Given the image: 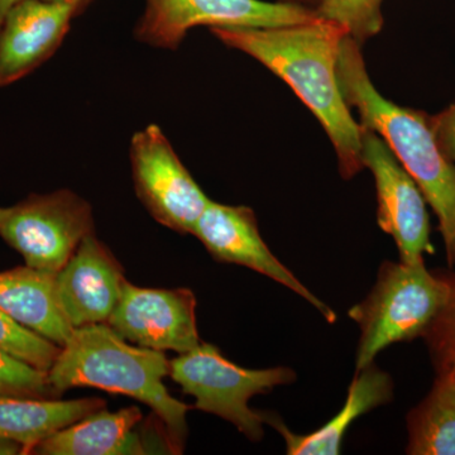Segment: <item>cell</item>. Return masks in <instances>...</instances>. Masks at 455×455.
Instances as JSON below:
<instances>
[{
	"label": "cell",
	"instance_id": "277c9868",
	"mask_svg": "<svg viewBox=\"0 0 455 455\" xmlns=\"http://www.w3.org/2000/svg\"><path fill=\"white\" fill-rule=\"evenodd\" d=\"M448 293L445 275H434L424 260L414 265L383 262L372 291L348 313L361 329L355 371L373 363L391 344L423 338Z\"/></svg>",
	"mask_w": 455,
	"mask_h": 455
},
{
	"label": "cell",
	"instance_id": "2e32d148",
	"mask_svg": "<svg viewBox=\"0 0 455 455\" xmlns=\"http://www.w3.org/2000/svg\"><path fill=\"white\" fill-rule=\"evenodd\" d=\"M140 420L142 412L137 406L116 412L101 409L42 440L31 454H146L143 440L133 431Z\"/></svg>",
	"mask_w": 455,
	"mask_h": 455
},
{
	"label": "cell",
	"instance_id": "8fae6325",
	"mask_svg": "<svg viewBox=\"0 0 455 455\" xmlns=\"http://www.w3.org/2000/svg\"><path fill=\"white\" fill-rule=\"evenodd\" d=\"M193 235L204 244L212 259L244 266L283 284L309 302L326 322L334 324L337 314L317 299L295 275L269 251L259 235L256 214L248 206H232L211 200L200 215Z\"/></svg>",
	"mask_w": 455,
	"mask_h": 455
},
{
	"label": "cell",
	"instance_id": "5bb4252c",
	"mask_svg": "<svg viewBox=\"0 0 455 455\" xmlns=\"http://www.w3.org/2000/svg\"><path fill=\"white\" fill-rule=\"evenodd\" d=\"M394 397V381L388 373L371 363L355 371L350 383L348 396L339 412L324 427L314 433L299 435L277 415L263 412L265 423L271 425L283 435L286 453L290 455H337L340 453L344 435L352 423L376 407L390 403Z\"/></svg>",
	"mask_w": 455,
	"mask_h": 455
},
{
	"label": "cell",
	"instance_id": "7402d4cb",
	"mask_svg": "<svg viewBox=\"0 0 455 455\" xmlns=\"http://www.w3.org/2000/svg\"><path fill=\"white\" fill-rule=\"evenodd\" d=\"M449 283L447 302L423 338L429 348L436 374H455V274L445 275Z\"/></svg>",
	"mask_w": 455,
	"mask_h": 455
},
{
	"label": "cell",
	"instance_id": "9a60e30c",
	"mask_svg": "<svg viewBox=\"0 0 455 455\" xmlns=\"http://www.w3.org/2000/svg\"><path fill=\"white\" fill-rule=\"evenodd\" d=\"M55 277L27 265L0 272V310L62 348L75 329L57 305Z\"/></svg>",
	"mask_w": 455,
	"mask_h": 455
},
{
	"label": "cell",
	"instance_id": "7c38bea8",
	"mask_svg": "<svg viewBox=\"0 0 455 455\" xmlns=\"http://www.w3.org/2000/svg\"><path fill=\"white\" fill-rule=\"evenodd\" d=\"M125 283L121 263L92 232L56 274L57 305L74 329L107 323Z\"/></svg>",
	"mask_w": 455,
	"mask_h": 455
},
{
	"label": "cell",
	"instance_id": "e0dca14e",
	"mask_svg": "<svg viewBox=\"0 0 455 455\" xmlns=\"http://www.w3.org/2000/svg\"><path fill=\"white\" fill-rule=\"evenodd\" d=\"M101 409L106 401L98 397L62 401L0 395V438L20 443L31 454L42 440Z\"/></svg>",
	"mask_w": 455,
	"mask_h": 455
},
{
	"label": "cell",
	"instance_id": "9c48e42d",
	"mask_svg": "<svg viewBox=\"0 0 455 455\" xmlns=\"http://www.w3.org/2000/svg\"><path fill=\"white\" fill-rule=\"evenodd\" d=\"M362 163L376 184L377 221L397 245L401 262L424 260L434 253L427 202L415 180L403 169L390 147L376 132L362 128Z\"/></svg>",
	"mask_w": 455,
	"mask_h": 455
},
{
	"label": "cell",
	"instance_id": "d6986e66",
	"mask_svg": "<svg viewBox=\"0 0 455 455\" xmlns=\"http://www.w3.org/2000/svg\"><path fill=\"white\" fill-rule=\"evenodd\" d=\"M382 2L383 0H320L314 11L320 20L346 27L349 37L362 46L364 42L381 32Z\"/></svg>",
	"mask_w": 455,
	"mask_h": 455
},
{
	"label": "cell",
	"instance_id": "30bf717a",
	"mask_svg": "<svg viewBox=\"0 0 455 455\" xmlns=\"http://www.w3.org/2000/svg\"><path fill=\"white\" fill-rule=\"evenodd\" d=\"M107 324L125 340L161 352L181 355L202 343L196 299L188 289H146L127 281Z\"/></svg>",
	"mask_w": 455,
	"mask_h": 455
},
{
	"label": "cell",
	"instance_id": "7a4b0ae2",
	"mask_svg": "<svg viewBox=\"0 0 455 455\" xmlns=\"http://www.w3.org/2000/svg\"><path fill=\"white\" fill-rule=\"evenodd\" d=\"M344 100L355 108L362 128L376 132L415 180L435 212L449 268L455 267V164L444 155L430 124V116L392 103L371 82L361 46L347 36L337 61Z\"/></svg>",
	"mask_w": 455,
	"mask_h": 455
},
{
	"label": "cell",
	"instance_id": "52a82bcc",
	"mask_svg": "<svg viewBox=\"0 0 455 455\" xmlns=\"http://www.w3.org/2000/svg\"><path fill=\"white\" fill-rule=\"evenodd\" d=\"M319 20L313 8L260 0H146L134 29L137 40L156 49L176 50L197 26L272 28Z\"/></svg>",
	"mask_w": 455,
	"mask_h": 455
},
{
	"label": "cell",
	"instance_id": "8992f818",
	"mask_svg": "<svg viewBox=\"0 0 455 455\" xmlns=\"http://www.w3.org/2000/svg\"><path fill=\"white\" fill-rule=\"evenodd\" d=\"M94 232L90 204L74 191L62 188L50 194H32L3 208L0 236L27 266L57 274L84 238Z\"/></svg>",
	"mask_w": 455,
	"mask_h": 455
},
{
	"label": "cell",
	"instance_id": "6da1fadb",
	"mask_svg": "<svg viewBox=\"0 0 455 455\" xmlns=\"http://www.w3.org/2000/svg\"><path fill=\"white\" fill-rule=\"evenodd\" d=\"M212 35L247 53L277 75L322 123L333 143L343 179L363 169L362 127L355 121L338 82L337 61L346 27L316 20L301 25L245 28L214 27Z\"/></svg>",
	"mask_w": 455,
	"mask_h": 455
},
{
	"label": "cell",
	"instance_id": "cb8c5ba5",
	"mask_svg": "<svg viewBox=\"0 0 455 455\" xmlns=\"http://www.w3.org/2000/svg\"><path fill=\"white\" fill-rule=\"evenodd\" d=\"M0 454H25L22 444L14 440L0 438Z\"/></svg>",
	"mask_w": 455,
	"mask_h": 455
},
{
	"label": "cell",
	"instance_id": "ac0fdd59",
	"mask_svg": "<svg viewBox=\"0 0 455 455\" xmlns=\"http://www.w3.org/2000/svg\"><path fill=\"white\" fill-rule=\"evenodd\" d=\"M411 455H455V374H436L427 396L407 415Z\"/></svg>",
	"mask_w": 455,
	"mask_h": 455
},
{
	"label": "cell",
	"instance_id": "44dd1931",
	"mask_svg": "<svg viewBox=\"0 0 455 455\" xmlns=\"http://www.w3.org/2000/svg\"><path fill=\"white\" fill-rule=\"evenodd\" d=\"M0 395L29 398L60 396L49 379V373L0 349Z\"/></svg>",
	"mask_w": 455,
	"mask_h": 455
},
{
	"label": "cell",
	"instance_id": "ba28073f",
	"mask_svg": "<svg viewBox=\"0 0 455 455\" xmlns=\"http://www.w3.org/2000/svg\"><path fill=\"white\" fill-rule=\"evenodd\" d=\"M132 176L137 196L158 223L180 235H193L211 202L158 125L149 124L132 137Z\"/></svg>",
	"mask_w": 455,
	"mask_h": 455
},
{
	"label": "cell",
	"instance_id": "ffe728a7",
	"mask_svg": "<svg viewBox=\"0 0 455 455\" xmlns=\"http://www.w3.org/2000/svg\"><path fill=\"white\" fill-rule=\"evenodd\" d=\"M0 349L37 370L49 372L61 347L14 322L0 310Z\"/></svg>",
	"mask_w": 455,
	"mask_h": 455
},
{
	"label": "cell",
	"instance_id": "5b68a950",
	"mask_svg": "<svg viewBox=\"0 0 455 455\" xmlns=\"http://www.w3.org/2000/svg\"><path fill=\"white\" fill-rule=\"evenodd\" d=\"M170 376L185 394L196 398L193 409L229 421L252 442L262 440L266 423L263 412L253 411L248 401L296 379L291 368L247 370L236 366L217 347L203 341L170 362Z\"/></svg>",
	"mask_w": 455,
	"mask_h": 455
},
{
	"label": "cell",
	"instance_id": "83f0119b",
	"mask_svg": "<svg viewBox=\"0 0 455 455\" xmlns=\"http://www.w3.org/2000/svg\"><path fill=\"white\" fill-rule=\"evenodd\" d=\"M3 208H0V218H2Z\"/></svg>",
	"mask_w": 455,
	"mask_h": 455
},
{
	"label": "cell",
	"instance_id": "484cf974",
	"mask_svg": "<svg viewBox=\"0 0 455 455\" xmlns=\"http://www.w3.org/2000/svg\"><path fill=\"white\" fill-rule=\"evenodd\" d=\"M20 0H0V26H2L4 17L7 16L9 9L13 7Z\"/></svg>",
	"mask_w": 455,
	"mask_h": 455
},
{
	"label": "cell",
	"instance_id": "4fadbf2b",
	"mask_svg": "<svg viewBox=\"0 0 455 455\" xmlns=\"http://www.w3.org/2000/svg\"><path fill=\"white\" fill-rule=\"evenodd\" d=\"M76 17L75 9L46 0H20L0 26V86L11 85L46 62Z\"/></svg>",
	"mask_w": 455,
	"mask_h": 455
},
{
	"label": "cell",
	"instance_id": "603a6c76",
	"mask_svg": "<svg viewBox=\"0 0 455 455\" xmlns=\"http://www.w3.org/2000/svg\"><path fill=\"white\" fill-rule=\"evenodd\" d=\"M430 124L440 148L455 164V101L447 109L430 116Z\"/></svg>",
	"mask_w": 455,
	"mask_h": 455
},
{
	"label": "cell",
	"instance_id": "d4e9b609",
	"mask_svg": "<svg viewBox=\"0 0 455 455\" xmlns=\"http://www.w3.org/2000/svg\"><path fill=\"white\" fill-rule=\"evenodd\" d=\"M46 2L61 3V4L70 5V7L75 9V13H76L77 17L89 7L92 0H46Z\"/></svg>",
	"mask_w": 455,
	"mask_h": 455
},
{
	"label": "cell",
	"instance_id": "4316f807",
	"mask_svg": "<svg viewBox=\"0 0 455 455\" xmlns=\"http://www.w3.org/2000/svg\"><path fill=\"white\" fill-rule=\"evenodd\" d=\"M283 3H291V4L305 5V7L315 8L320 0H283Z\"/></svg>",
	"mask_w": 455,
	"mask_h": 455
},
{
	"label": "cell",
	"instance_id": "3957f363",
	"mask_svg": "<svg viewBox=\"0 0 455 455\" xmlns=\"http://www.w3.org/2000/svg\"><path fill=\"white\" fill-rule=\"evenodd\" d=\"M57 394L74 387H97L136 398L154 410L166 429L171 451L182 453L187 414L193 406L173 398L164 385L170 361L161 350L133 347L107 323L76 328L50 368Z\"/></svg>",
	"mask_w": 455,
	"mask_h": 455
}]
</instances>
